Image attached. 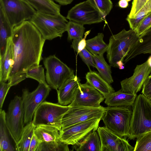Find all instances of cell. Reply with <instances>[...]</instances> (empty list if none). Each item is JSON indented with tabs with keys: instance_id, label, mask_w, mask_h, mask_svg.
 I'll return each instance as SVG.
<instances>
[{
	"instance_id": "obj_1",
	"label": "cell",
	"mask_w": 151,
	"mask_h": 151,
	"mask_svg": "<svg viewBox=\"0 0 151 151\" xmlns=\"http://www.w3.org/2000/svg\"><path fill=\"white\" fill-rule=\"evenodd\" d=\"M11 38L13 63L8 83L12 86L27 78L29 68L39 65L45 40L30 20L14 27Z\"/></svg>"
},
{
	"instance_id": "obj_2",
	"label": "cell",
	"mask_w": 151,
	"mask_h": 151,
	"mask_svg": "<svg viewBox=\"0 0 151 151\" xmlns=\"http://www.w3.org/2000/svg\"><path fill=\"white\" fill-rule=\"evenodd\" d=\"M139 37L136 30L131 29H124L110 37L106 57L111 66L120 69L124 68V59Z\"/></svg>"
},
{
	"instance_id": "obj_3",
	"label": "cell",
	"mask_w": 151,
	"mask_h": 151,
	"mask_svg": "<svg viewBox=\"0 0 151 151\" xmlns=\"http://www.w3.org/2000/svg\"><path fill=\"white\" fill-rule=\"evenodd\" d=\"M132 115L128 137L134 139L151 131V101L142 94L137 96L132 106Z\"/></svg>"
},
{
	"instance_id": "obj_4",
	"label": "cell",
	"mask_w": 151,
	"mask_h": 151,
	"mask_svg": "<svg viewBox=\"0 0 151 151\" xmlns=\"http://www.w3.org/2000/svg\"><path fill=\"white\" fill-rule=\"evenodd\" d=\"M45 40L61 37L66 31L68 22L60 13L51 14L36 12L29 20Z\"/></svg>"
},
{
	"instance_id": "obj_5",
	"label": "cell",
	"mask_w": 151,
	"mask_h": 151,
	"mask_svg": "<svg viewBox=\"0 0 151 151\" xmlns=\"http://www.w3.org/2000/svg\"><path fill=\"white\" fill-rule=\"evenodd\" d=\"M132 107H105L101 119L105 127L121 137H128L132 115Z\"/></svg>"
},
{
	"instance_id": "obj_6",
	"label": "cell",
	"mask_w": 151,
	"mask_h": 151,
	"mask_svg": "<svg viewBox=\"0 0 151 151\" xmlns=\"http://www.w3.org/2000/svg\"><path fill=\"white\" fill-rule=\"evenodd\" d=\"M70 106H63L46 101H43L35 111L32 122L36 127L46 125L62 129V122Z\"/></svg>"
},
{
	"instance_id": "obj_7",
	"label": "cell",
	"mask_w": 151,
	"mask_h": 151,
	"mask_svg": "<svg viewBox=\"0 0 151 151\" xmlns=\"http://www.w3.org/2000/svg\"><path fill=\"white\" fill-rule=\"evenodd\" d=\"M43 63L46 69V82L50 87L56 90L74 75L73 70L55 55L45 58Z\"/></svg>"
},
{
	"instance_id": "obj_8",
	"label": "cell",
	"mask_w": 151,
	"mask_h": 151,
	"mask_svg": "<svg viewBox=\"0 0 151 151\" xmlns=\"http://www.w3.org/2000/svg\"><path fill=\"white\" fill-rule=\"evenodd\" d=\"M0 7L13 28L30 20L37 12L25 0H0Z\"/></svg>"
},
{
	"instance_id": "obj_9",
	"label": "cell",
	"mask_w": 151,
	"mask_h": 151,
	"mask_svg": "<svg viewBox=\"0 0 151 151\" xmlns=\"http://www.w3.org/2000/svg\"><path fill=\"white\" fill-rule=\"evenodd\" d=\"M6 122L11 137L16 144L20 139L24 127V110L22 97L15 96L9 105Z\"/></svg>"
},
{
	"instance_id": "obj_10",
	"label": "cell",
	"mask_w": 151,
	"mask_h": 151,
	"mask_svg": "<svg viewBox=\"0 0 151 151\" xmlns=\"http://www.w3.org/2000/svg\"><path fill=\"white\" fill-rule=\"evenodd\" d=\"M101 118H93L62 129L59 140L68 145H76L90 132L97 130Z\"/></svg>"
},
{
	"instance_id": "obj_11",
	"label": "cell",
	"mask_w": 151,
	"mask_h": 151,
	"mask_svg": "<svg viewBox=\"0 0 151 151\" xmlns=\"http://www.w3.org/2000/svg\"><path fill=\"white\" fill-rule=\"evenodd\" d=\"M51 90L48 85L39 83L32 92L27 89L22 90V99L24 110V124L32 121L34 113L40 105L47 97Z\"/></svg>"
},
{
	"instance_id": "obj_12",
	"label": "cell",
	"mask_w": 151,
	"mask_h": 151,
	"mask_svg": "<svg viewBox=\"0 0 151 151\" xmlns=\"http://www.w3.org/2000/svg\"><path fill=\"white\" fill-rule=\"evenodd\" d=\"M69 21L83 24H91L102 22L105 17L88 0L76 4L68 12Z\"/></svg>"
},
{
	"instance_id": "obj_13",
	"label": "cell",
	"mask_w": 151,
	"mask_h": 151,
	"mask_svg": "<svg viewBox=\"0 0 151 151\" xmlns=\"http://www.w3.org/2000/svg\"><path fill=\"white\" fill-rule=\"evenodd\" d=\"M105 108L102 106L99 108L70 106L63 118L62 129L93 118H101Z\"/></svg>"
},
{
	"instance_id": "obj_14",
	"label": "cell",
	"mask_w": 151,
	"mask_h": 151,
	"mask_svg": "<svg viewBox=\"0 0 151 151\" xmlns=\"http://www.w3.org/2000/svg\"><path fill=\"white\" fill-rule=\"evenodd\" d=\"M151 73V66L147 60L137 65L133 75L120 82L122 91L126 93L136 95L142 87L146 79Z\"/></svg>"
},
{
	"instance_id": "obj_15",
	"label": "cell",
	"mask_w": 151,
	"mask_h": 151,
	"mask_svg": "<svg viewBox=\"0 0 151 151\" xmlns=\"http://www.w3.org/2000/svg\"><path fill=\"white\" fill-rule=\"evenodd\" d=\"M101 151H134V147L129 143L126 137H121L106 127H99Z\"/></svg>"
},
{
	"instance_id": "obj_16",
	"label": "cell",
	"mask_w": 151,
	"mask_h": 151,
	"mask_svg": "<svg viewBox=\"0 0 151 151\" xmlns=\"http://www.w3.org/2000/svg\"><path fill=\"white\" fill-rule=\"evenodd\" d=\"M105 98L102 94L87 83H81L73 101L69 105L99 108L102 106L100 104Z\"/></svg>"
},
{
	"instance_id": "obj_17",
	"label": "cell",
	"mask_w": 151,
	"mask_h": 151,
	"mask_svg": "<svg viewBox=\"0 0 151 151\" xmlns=\"http://www.w3.org/2000/svg\"><path fill=\"white\" fill-rule=\"evenodd\" d=\"M81 80L74 75L67 80L57 91L58 103L67 106L73 101Z\"/></svg>"
},
{
	"instance_id": "obj_18",
	"label": "cell",
	"mask_w": 151,
	"mask_h": 151,
	"mask_svg": "<svg viewBox=\"0 0 151 151\" xmlns=\"http://www.w3.org/2000/svg\"><path fill=\"white\" fill-rule=\"evenodd\" d=\"M151 54V27L139 36L130 50L124 61V64L138 55Z\"/></svg>"
},
{
	"instance_id": "obj_19",
	"label": "cell",
	"mask_w": 151,
	"mask_h": 151,
	"mask_svg": "<svg viewBox=\"0 0 151 151\" xmlns=\"http://www.w3.org/2000/svg\"><path fill=\"white\" fill-rule=\"evenodd\" d=\"M137 95L125 93L120 90L114 92L105 98V103L108 106H130L133 105Z\"/></svg>"
},
{
	"instance_id": "obj_20",
	"label": "cell",
	"mask_w": 151,
	"mask_h": 151,
	"mask_svg": "<svg viewBox=\"0 0 151 151\" xmlns=\"http://www.w3.org/2000/svg\"><path fill=\"white\" fill-rule=\"evenodd\" d=\"M0 59V82H6L9 79L13 63L11 37L7 39L5 53L3 57Z\"/></svg>"
},
{
	"instance_id": "obj_21",
	"label": "cell",
	"mask_w": 151,
	"mask_h": 151,
	"mask_svg": "<svg viewBox=\"0 0 151 151\" xmlns=\"http://www.w3.org/2000/svg\"><path fill=\"white\" fill-rule=\"evenodd\" d=\"M86 83L96 89L104 97L115 92L112 87L99 74L92 70L86 75Z\"/></svg>"
},
{
	"instance_id": "obj_22",
	"label": "cell",
	"mask_w": 151,
	"mask_h": 151,
	"mask_svg": "<svg viewBox=\"0 0 151 151\" xmlns=\"http://www.w3.org/2000/svg\"><path fill=\"white\" fill-rule=\"evenodd\" d=\"M74 146L77 151H101L100 139L96 131L90 132Z\"/></svg>"
},
{
	"instance_id": "obj_23",
	"label": "cell",
	"mask_w": 151,
	"mask_h": 151,
	"mask_svg": "<svg viewBox=\"0 0 151 151\" xmlns=\"http://www.w3.org/2000/svg\"><path fill=\"white\" fill-rule=\"evenodd\" d=\"M13 28L0 7V58L2 57L5 53L7 40L11 36Z\"/></svg>"
},
{
	"instance_id": "obj_24",
	"label": "cell",
	"mask_w": 151,
	"mask_h": 151,
	"mask_svg": "<svg viewBox=\"0 0 151 151\" xmlns=\"http://www.w3.org/2000/svg\"><path fill=\"white\" fill-rule=\"evenodd\" d=\"M6 114L5 111L0 109V151L15 150L9 138L10 136L6 122Z\"/></svg>"
},
{
	"instance_id": "obj_25",
	"label": "cell",
	"mask_w": 151,
	"mask_h": 151,
	"mask_svg": "<svg viewBox=\"0 0 151 151\" xmlns=\"http://www.w3.org/2000/svg\"><path fill=\"white\" fill-rule=\"evenodd\" d=\"M37 12L56 14L60 13V5L53 0H25Z\"/></svg>"
},
{
	"instance_id": "obj_26",
	"label": "cell",
	"mask_w": 151,
	"mask_h": 151,
	"mask_svg": "<svg viewBox=\"0 0 151 151\" xmlns=\"http://www.w3.org/2000/svg\"><path fill=\"white\" fill-rule=\"evenodd\" d=\"M34 134L40 143L57 141L59 140V131L55 127L46 125L36 127Z\"/></svg>"
},
{
	"instance_id": "obj_27",
	"label": "cell",
	"mask_w": 151,
	"mask_h": 151,
	"mask_svg": "<svg viewBox=\"0 0 151 151\" xmlns=\"http://www.w3.org/2000/svg\"><path fill=\"white\" fill-rule=\"evenodd\" d=\"M104 37L103 33H99L94 37L86 40V48L93 55H103L108 47L103 40Z\"/></svg>"
},
{
	"instance_id": "obj_28",
	"label": "cell",
	"mask_w": 151,
	"mask_h": 151,
	"mask_svg": "<svg viewBox=\"0 0 151 151\" xmlns=\"http://www.w3.org/2000/svg\"><path fill=\"white\" fill-rule=\"evenodd\" d=\"M35 127L32 121L26 124L24 127L20 139L15 145L16 151H29L30 144L34 134Z\"/></svg>"
},
{
	"instance_id": "obj_29",
	"label": "cell",
	"mask_w": 151,
	"mask_h": 151,
	"mask_svg": "<svg viewBox=\"0 0 151 151\" xmlns=\"http://www.w3.org/2000/svg\"><path fill=\"white\" fill-rule=\"evenodd\" d=\"M96 68L99 74L107 82L111 84L113 82L111 68L105 60L103 55H93Z\"/></svg>"
},
{
	"instance_id": "obj_30",
	"label": "cell",
	"mask_w": 151,
	"mask_h": 151,
	"mask_svg": "<svg viewBox=\"0 0 151 151\" xmlns=\"http://www.w3.org/2000/svg\"><path fill=\"white\" fill-rule=\"evenodd\" d=\"M150 13L151 0H149L133 18L127 17L126 18L130 28L136 30L141 21Z\"/></svg>"
},
{
	"instance_id": "obj_31",
	"label": "cell",
	"mask_w": 151,
	"mask_h": 151,
	"mask_svg": "<svg viewBox=\"0 0 151 151\" xmlns=\"http://www.w3.org/2000/svg\"><path fill=\"white\" fill-rule=\"evenodd\" d=\"M85 29L83 25L70 21L66 30L68 34V40L70 41L83 38Z\"/></svg>"
},
{
	"instance_id": "obj_32",
	"label": "cell",
	"mask_w": 151,
	"mask_h": 151,
	"mask_svg": "<svg viewBox=\"0 0 151 151\" xmlns=\"http://www.w3.org/2000/svg\"><path fill=\"white\" fill-rule=\"evenodd\" d=\"M25 73L27 78H32L37 81L39 83L48 85L46 81L44 68L41 65L33 66L28 69Z\"/></svg>"
},
{
	"instance_id": "obj_33",
	"label": "cell",
	"mask_w": 151,
	"mask_h": 151,
	"mask_svg": "<svg viewBox=\"0 0 151 151\" xmlns=\"http://www.w3.org/2000/svg\"><path fill=\"white\" fill-rule=\"evenodd\" d=\"M68 145L60 141L41 142L36 151H69Z\"/></svg>"
},
{
	"instance_id": "obj_34",
	"label": "cell",
	"mask_w": 151,
	"mask_h": 151,
	"mask_svg": "<svg viewBox=\"0 0 151 151\" xmlns=\"http://www.w3.org/2000/svg\"><path fill=\"white\" fill-rule=\"evenodd\" d=\"M134 151H151V131L137 138Z\"/></svg>"
},
{
	"instance_id": "obj_35",
	"label": "cell",
	"mask_w": 151,
	"mask_h": 151,
	"mask_svg": "<svg viewBox=\"0 0 151 151\" xmlns=\"http://www.w3.org/2000/svg\"><path fill=\"white\" fill-rule=\"evenodd\" d=\"M104 17L110 12L113 7L111 0H88Z\"/></svg>"
},
{
	"instance_id": "obj_36",
	"label": "cell",
	"mask_w": 151,
	"mask_h": 151,
	"mask_svg": "<svg viewBox=\"0 0 151 151\" xmlns=\"http://www.w3.org/2000/svg\"><path fill=\"white\" fill-rule=\"evenodd\" d=\"M78 54L83 61L87 66L89 71H91L90 68V66L96 68L93 55L86 48L80 52Z\"/></svg>"
},
{
	"instance_id": "obj_37",
	"label": "cell",
	"mask_w": 151,
	"mask_h": 151,
	"mask_svg": "<svg viewBox=\"0 0 151 151\" xmlns=\"http://www.w3.org/2000/svg\"><path fill=\"white\" fill-rule=\"evenodd\" d=\"M90 32V30L86 32L84 34V36L83 38L73 40L71 47L77 53V54H78L80 52L86 48V39Z\"/></svg>"
},
{
	"instance_id": "obj_38",
	"label": "cell",
	"mask_w": 151,
	"mask_h": 151,
	"mask_svg": "<svg viewBox=\"0 0 151 151\" xmlns=\"http://www.w3.org/2000/svg\"><path fill=\"white\" fill-rule=\"evenodd\" d=\"M151 27V13L145 17L140 22L136 29L139 36Z\"/></svg>"
},
{
	"instance_id": "obj_39",
	"label": "cell",
	"mask_w": 151,
	"mask_h": 151,
	"mask_svg": "<svg viewBox=\"0 0 151 151\" xmlns=\"http://www.w3.org/2000/svg\"><path fill=\"white\" fill-rule=\"evenodd\" d=\"M149 0H133L130 12L127 17L133 18Z\"/></svg>"
},
{
	"instance_id": "obj_40",
	"label": "cell",
	"mask_w": 151,
	"mask_h": 151,
	"mask_svg": "<svg viewBox=\"0 0 151 151\" xmlns=\"http://www.w3.org/2000/svg\"><path fill=\"white\" fill-rule=\"evenodd\" d=\"M11 87L8 83L0 82V109L2 108L6 96Z\"/></svg>"
},
{
	"instance_id": "obj_41",
	"label": "cell",
	"mask_w": 151,
	"mask_h": 151,
	"mask_svg": "<svg viewBox=\"0 0 151 151\" xmlns=\"http://www.w3.org/2000/svg\"><path fill=\"white\" fill-rule=\"evenodd\" d=\"M142 94L151 100V77L147 78L142 86Z\"/></svg>"
},
{
	"instance_id": "obj_42",
	"label": "cell",
	"mask_w": 151,
	"mask_h": 151,
	"mask_svg": "<svg viewBox=\"0 0 151 151\" xmlns=\"http://www.w3.org/2000/svg\"><path fill=\"white\" fill-rule=\"evenodd\" d=\"M40 142L34 134L30 142L28 151H36Z\"/></svg>"
},
{
	"instance_id": "obj_43",
	"label": "cell",
	"mask_w": 151,
	"mask_h": 151,
	"mask_svg": "<svg viewBox=\"0 0 151 151\" xmlns=\"http://www.w3.org/2000/svg\"><path fill=\"white\" fill-rule=\"evenodd\" d=\"M60 5H66L71 3L73 0H53Z\"/></svg>"
},
{
	"instance_id": "obj_44",
	"label": "cell",
	"mask_w": 151,
	"mask_h": 151,
	"mask_svg": "<svg viewBox=\"0 0 151 151\" xmlns=\"http://www.w3.org/2000/svg\"><path fill=\"white\" fill-rule=\"evenodd\" d=\"M118 4L119 6L123 8H127L128 5V1L126 0H120Z\"/></svg>"
},
{
	"instance_id": "obj_45",
	"label": "cell",
	"mask_w": 151,
	"mask_h": 151,
	"mask_svg": "<svg viewBox=\"0 0 151 151\" xmlns=\"http://www.w3.org/2000/svg\"><path fill=\"white\" fill-rule=\"evenodd\" d=\"M147 60L149 65L151 66V56L149 57Z\"/></svg>"
},
{
	"instance_id": "obj_46",
	"label": "cell",
	"mask_w": 151,
	"mask_h": 151,
	"mask_svg": "<svg viewBox=\"0 0 151 151\" xmlns=\"http://www.w3.org/2000/svg\"><path fill=\"white\" fill-rule=\"evenodd\" d=\"M126 0L128 1H131V0Z\"/></svg>"
},
{
	"instance_id": "obj_47",
	"label": "cell",
	"mask_w": 151,
	"mask_h": 151,
	"mask_svg": "<svg viewBox=\"0 0 151 151\" xmlns=\"http://www.w3.org/2000/svg\"><path fill=\"white\" fill-rule=\"evenodd\" d=\"M150 77H151V73L150 75L149 76Z\"/></svg>"
},
{
	"instance_id": "obj_48",
	"label": "cell",
	"mask_w": 151,
	"mask_h": 151,
	"mask_svg": "<svg viewBox=\"0 0 151 151\" xmlns=\"http://www.w3.org/2000/svg\"><path fill=\"white\" fill-rule=\"evenodd\" d=\"M150 101H151V100H150Z\"/></svg>"
}]
</instances>
